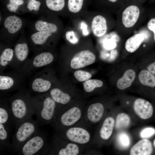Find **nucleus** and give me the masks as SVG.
<instances>
[{
	"mask_svg": "<svg viewBox=\"0 0 155 155\" xmlns=\"http://www.w3.org/2000/svg\"><path fill=\"white\" fill-rule=\"evenodd\" d=\"M141 4L133 0H127L122 6L121 22L125 28H130L137 22L140 15Z\"/></svg>",
	"mask_w": 155,
	"mask_h": 155,
	"instance_id": "6e6552de",
	"label": "nucleus"
},
{
	"mask_svg": "<svg viewBox=\"0 0 155 155\" xmlns=\"http://www.w3.org/2000/svg\"><path fill=\"white\" fill-rule=\"evenodd\" d=\"M107 13L97 10H88L81 17L88 24L91 34L96 38H102L111 29Z\"/></svg>",
	"mask_w": 155,
	"mask_h": 155,
	"instance_id": "7ed1b4c3",
	"label": "nucleus"
},
{
	"mask_svg": "<svg viewBox=\"0 0 155 155\" xmlns=\"http://www.w3.org/2000/svg\"><path fill=\"white\" fill-rule=\"evenodd\" d=\"M66 40L73 45L78 43L83 37L78 31L73 27H70L67 28L65 32Z\"/></svg>",
	"mask_w": 155,
	"mask_h": 155,
	"instance_id": "2f4dec72",
	"label": "nucleus"
},
{
	"mask_svg": "<svg viewBox=\"0 0 155 155\" xmlns=\"http://www.w3.org/2000/svg\"><path fill=\"white\" fill-rule=\"evenodd\" d=\"M148 36V33L144 31L134 34L127 40L125 45L126 50L129 52H134Z\"/></svg>",
	"mask_w": 155,
	"mask_h": 155,
	"instance_id": "a211bd4d",
	"label": "nucleus"
},
{
	"mask_svg": "<svg viewBox=\"0 0 155 155\" xmlns=\"http://www.w3.org/2000/svg\"><path fill=\"white\" fill-rule=\"evenodd\" d=\"M14 51L16 59L14 63L16 65H19L26 61L29 53V48L26 43L17 44L15 46Z\"/></svg>",
	"mask_w": 155,
	"mask_h": 155,
	"instance_id": "4be33fe9",
	"label": "nucleus"
},
{
	"mask_svg": "<svg viewBox=\"0 0 155 155\" xmlns=\"http://www.w3.org/2000/svg\"><path fill=\"white\" fill-rule=\"evenodd\" d=\"M148 71L153 74H155V61L149 65L147 67Z\"/></svg>",
	"mask_w": 155,
	"mask_h": 155,
	"instance_id": "37998d69",
	"label": "nucleus"
},
{
	"mask_svg": "<svg viewBox=\"0 0 155 155\" xmlns=\"http://www.w3.org/2000/svg\"><path fill=\"white\" fill-rule=\"evenodd\" d=\"M153 144H154V146L155 148V139L153 141Z\"/></svg>",
	"mask_w": 155,
	"mask_h": 155,
	"instance_id": "a18cd8bd",
	"label": "nucleus"
},
{
	"mask_svg": "<svg viewBox=\"0 0 155 155\" xmlns=\"http://www.w3.org/2000/svg\"><path fill=\"white\" fill-rule=\"evenodd\" d=\"M130 123L129 116L124 113H120L117 115L115 124L117 129H121L127 127Z\"/></svg>",
	"mask_w": 155,
	"mask_h": 155,
	"instance_id": "72a5a7b5",
	"label": "nucleus"
},
{
	"mask_svg": "<svg viewBox=\"0 0 155 155\" xmlns=\"http://www.w3.org/2000/svg\"><path fill=\"white\" fill-rule=\"evenodd\" d=\"M133 107L136 114L142 119H148L153 115V108L152 104L143 99H136L134 101Z\"/></svg>",
	"mask_w": 155,
	"mask_h": 155,
	"instance_id": "ddd939ff",
	"label": "nucleus"
},
{
	"mask_svg": "<svg viewBox=\"0 0 155 155\" xmlns=\"http://www.w3.org/2000/svg\"><path fill=\"white\" fill-rule=\"evenodd\" d=\"M155 133V129L152 127H148L143 129L141 132L140 136L143 138H148L151 137Z\"/></svg>",
	"mask_w": 155,
	"mask_h": 155,
	"instance_id": "58836bf2",
	"label": "nucleus"
},
{
	"mask_svg": "<svg viewBox=\"0 0 155 155\" xmlns=\"http://www.w3.org/2000/svg\"><path fill=\"white\" fill-rule=\"evenodd\" d=\"M54 58L53 55L51 53L47 52H42L35 56L27 66L29 68H39L51 63Z\"/></svg>",
	"mask_w": 155,
	"mask_h": 155,
	"instance_id": "f3484780",
	"label": "nucleus"
},
{
	"mask_svg": "<svg viewBox=\"0 0 155 155\" xmlns=\"http://www.w3.org/2000/svg\"><path fill=\"white\" fill-rule=\"evenodd\" d=\"M40 5L41 3L39 1L30 0L28 3L27 7L30 11L33 10L37 11L39 10Z\"/></svg>",
	"mask_w": 155,
	"mask_h": 155,
	"instance_id": "ea45409f",
	"label": "nucleus"
},
{
	"mask_svg": "<svg viewBox=\"0 0 155 155\" xmlns=\"http://www.w3.org/2000/svg\"><path fill=\"white\" fill-rule=\"evenodd\" d=\"M34 114L39 124L45 125L53 123L58 107L48 92L39 94L32 97Z\"/></svg>",
	"mask_w": 155,
	"mask_h": 155,
	"instance_id": "f03ea898",
	"label": "nucleus"
},
{
	"mask_svg": "<svg viewBox=\"0 0 155 155\" xmlns=\"http://www.w3.org/2000/svg\"><path fill=\"white\" fill-rule=\"evenodd\" d=\"M83 113V110L77 106L58 109L53 123L55 129H61L71 127L80 119Z\"/></svg>",
	"mask_w": 155,
	"mask_h": 155,
	"instance_id": "423d86ee",
	"label": "nucleus"
},
{
	"mask_svg": "<svg viewBox=\"0 0 155 155\" xmlns=\"http://www.w3.org/2000/svg\"><path fill=\"white\" fill-rule=\"evenodd\" d=\"M35 27L36 30L38 31H48L56 34L60 32L59 26L57 24L41 20L36 22Z\"/></svg>",
	"mask_w": 155,
	"mask_h": 155,
	"instance_id": "cd10ccee",
	"label": "nucleus"
},
{
	"mask_svg": "<svg viewBox=\"0 0 155 155\" xmlns=\"http://www.w3.org/2000/svg\"><path fill=\"white\" fill-rule=\"evenodd\" d=\"M138 77L142 84L151 87L155 86V77L148 70H143L141 71Z\"/></svg>",
	"mask_w": 155,
	"mask_h": 155,
	"instance_id": "c756f323",
	"label": "nucleus"
},
{
	"mask_svg": "<svg viewBox=\"0 0 155 155\" xmlns=\"http://www.w3.org/2000/svg\"><path fill=\"white\" fill-rule=\"evenodd\" d=\"M96 60V56L93 51L89 49H81L73 56L70 66L73 69H78L92 64Z\"/></svg>",
	"mask_w": 155,
	"mask_h": 155,
	"instance_id": "9b49d317",
	"label": "nucleus"
},
{
	"mask_svg": "<svg viewBox=\"0 0 155 155\" xmlns=\"http://www.w3.org/2000/svg\"><path fill=\"white\" fill-rule=\"evenodd\" d=\"M116 42L113 40L111 39H108L104 40L103 46L105 48L108 50H111L114 49L116 46Z\"/></svg>",
	"mask_w": 155,
	"mask_h": 155,
	"instance_id": "a19ab883",
	"label": "nucleus"
},
{
	"mask_svg": "<svg viewBox=\"0 0 155 155\" xmlns=\"http://www.w3.org/2000/svg\"><path fill=\"white\" fill-rule=\"evenodd\" d=\"M56 131L55 136L62 140L79 145L87 144L91 139V135L88 131L81 127H71Z\"/></svg>",
	"mask_w": 155,
	"mask_h": 155,
	"instance_id": "0eeeda50",
	"label": "nucleus"
},
{
	"mask_svg": "<svg viewBox=\"0 0 155 155\" xmlns=\"http://www.w3.org/2000/svg\"><path fill=\"white\" fill-rule=\"evenodd\" d=\"M116 141L119 148L123 150L128 148L131 143L129 135L124 132H121L118 134Z\"/></svg>",
	"mask_w": 155,
	"mask_h": 155,
	"instance_id": "f704fd0d",
	"label": "nucleus"
},
{
	"mask_svg": "<svg viewBox=\"0 0 155 155\" xmlns=\"http://www.w3.org/2000/svg\"><path fill=\"white\" fill-rule=\"evenodd\" d=\"M51 86V82L45 75V71L36 76L30 85L32 90L38 94L48 92Z\"/></svg>",
	"mask_w": 155,
	"mask_h": 155,
	"instance_id": "f8f14e48",
	"label": "nucleus"
},
{
	"mask_svg": "<svg viewBox=\"0 0 155 155\" xmlns=\"http://www.w3.org/2000/svg\"><path fill=\"white\" fill-rule=\"evenodd\" d=\"M147 27L152 31L154 34V38L155 41V18H151L148 22Z\"/></svg>",
	"mask_w": 155,
	"mask_h": 155,
	"instance_id": "79ce46f5",
	"label": "nucleus"
},
{
	"mask_svg": "<svg viewBox=\"0 0 155 155\" xmlns=\"http://www.w3.org/2000/svg\"><path fill=\"white\" fill-rule=\"evenodd\" d=\"M53 34H56L48 31H39L33 34L31 39L34 44L37 45H42L45 44L49 37Z\"/></svg>",
	"mask_w": 155,
	"mask_h": 155,
	"instance_id": "7c9ffc66",
	"label": "nucleus"
},
{
	"mask_svg": "<svg viewBox=\"0 0 155 155\" xmlns=\"http://www.w3.org/2000/svg\"><path fill=\"white\" fill-rule=\"evenodd\" d=\"M14 51L10 48L4 49L0 56V67L1 69L6 67L13 62Z\"/></svg>",
	"mask_w": 155,
	"mask_h": 155,
	"instance_id": "c85d7f7f",
	"label": "nucleus"
},
{
	"mask_svg": "<svg viewBox=\"0 0 155 155\" xmlns=\"http://www.w3.org/2000/svg\"><path fill=\"white\" fill-rule=\"evenodd\" d=\"M127 0H92L91 6L95 10L109 12L122 6Z\"/></svg>",
	"mask_w": 155,
	"mask_h": 155,
	"instance_id": "2eb2a0df",
	"label": "nucleus"
},
{
	"mask_svg": "<svg viewBox=\"0 0 155 155\" xmlns=\"http://www.w3.org/2000/svg\"><path fill=\"white\" fill-rule=\"evenodd\" d=\"M115 122L112 117L106 118L103 121L99 131L100 138L104 140H108L111 136L115 126Z\"/></svg>",
	"mask_w": 155,
	"mask_h": 155,
	"instance_id": "5701e85b",
	"label": "nucleus"
},
{
	"mask_svg": "<svg viewBox=\"0 0 155 155\" xmlns=\"http://www.w3.org/2000/svg\"><path fill=\"white\" fill-rule=\"evenodd\" d=\"M24 3L23 0H9V3L7 5V8L10 12H15L19 6Z\"/></svg>",
	"mask_w": 155,
	"mask_h": 155,
	"instance_id": "4c0bfd02",
	"label": "nucleus"
},
{
	"mask_svg": "<svg viewBox=\"0 0 155 155\" xmlns=\"http://www.w3.org/2000/svg\"><path fill=\"white\" fill-rule=\"evenodd\" d=\"M22 22L21 19L15 15L7 17L4 22V26L11 34H14L21 28Z\"/></svg>",
	"mask_w": 155,
	"mask_h": 155,
	"instance_id": "b1692460",
	"label": "nucleus"
},
{
	"mask_svg": "<svg viewBox=\"0 0 155 155\" xmlns=\"http://www.w3.org/2000/svg\"><path fill=\"white\" fill-rule=\"evenodd\" d=\"M39 124L37 120L31 118L15 126L16 130L12 136L10 151L17 153L38 130Z\"/></svg>",
	"mask_w": 155,
	"mask_h": 155,
	"instance_id": "20e7f679",
	"label": "nucleus"
},
{
	"mask_svg": "<svg viewBox=\"0 0 155 155\" xmlns=\"http://www.w3.org/2000/svg\"><path fill=\"white\" fill-rule=\"evenodd\" d=\"M18 78L9 74H1L0 75V90L1 92H6L15 88L17 83Z\"/></svg>",
	"mask_w": 155,
	"mask_h": 155,
	"instance_id": "412c9836",
	"label": "nucleus"
},
{
	"mask_svg": "<svg viewBox=\"0 0 155 155\" xmlns=\"http://www.w3.org/2000/svg\"><path fill=\"white\" fill-rule=\"evenodd\" d=\"M51 148L47 136L38 130L17 153L20 155H44L48 154Z\"/></svg>",
	"mask_w": 155,
	"mask_h": 155,
	"instance_id": "39448f33",
	"label": "nucleus"
},
{
	"mask_svg": "<svg viewBox=\"0 0 155 155\" xmlns=\"http://www.w3.org/2000/svg\"><path fill=\"white\" fill-rule=\"evenodd\" d=\"M0 123L7 127L11 130L15 125L12 112L8 100L0 98Z\"/></svg>",
	"mask_w": 155,
	"mask_h": 155,
	"instance_id": "4468645a",
	"label": "nucleus"
},
{
	"mask_svg": "<svg viewBox=\"0 0 155 155\" xmlns=\"http://www.w3.org/2000/svg\"><path fill=\"white\" fill-rule=\"evenodd\" d=\"M48 92L56 103L58 107L59 105H60L58 109L62 108L63 106L68 104L71 100V98L70 95L59 88H53Z\"/></svg>",
	"mask_w": 155,
	"mask_h": 155,
	"instance_id": "aec40b11",
	"label": "nucleus"
},
{
	"mask_svg": "<svg viewBox=\"0 0 155 155\" xmlns=\"http://www.w3.org/2000/svg\"><path fill=\"white\" fill-rule=\"evenodd\" d=\"M79 145L62 140L54 136L48 154L58 155H77L80 152Z\"/></svg>",
	"mask_w": 155,
	"mask_h": 155,
	"instance_id": "1a4fd4ad",
	"label": "nucleus"
},
{
	"mask_svg": "<svg viewBox=\"0 0 155 155\" xmlns=\"http://www.w3.org/2000/svg\"><path fill=\"white\" fill-rule=\"evenodd\" d=\"M75 78L79 82L86 81L90 79L92 77L90 72L82 70H77L74 73Z\"/></svg>",
	"mask_w": 155,
	"mask_h": 155,
	"instance_id": "e433bc0d",
	"label": "nucleus"
},
{
	"mask_svg": "<svg viewBox=\"0 0 155 155\" xmlns=\"http://www.w3.org/2000/svg\"><path fill=\"white\" fill-rule=\"evenodd\" d=\"M135 77V73L133 69H129L124 73L123 76L120 78L117 82V86L119 89L124 90L129 87L134 80Z\"/></svg>",
	"mask_w": 155,
	"mask_h": 155,
	"instance_id": "393cba45",
	"label": "nucleus"
},
{
	"mask_svg": "<svg viewBox=\"0 0 155 155\" xmlns=\"http://www.w3.org/2000/svg\"><path fill=\"white\" fill-rule=\"evenodd\" d=\"M92 0H67L65 13L70 20L81 17L91 6Z\"/></svg>",
	"mask_w": 155,
	"mask_h": 155,
	"instance_id": "9d476101",
	"label": "nucleus"
},
{
	"mask_svg": "<svg viewBox=\"0 0 155 155\" xmlns=\"http://www.w3.org/2000/svg\"><path fill=\"white\" fill-rule=\"evenodd\" d=\"M67 0H46L47 7L55 12L62 11L65 12Z\"/></svg>",
	"mask_w": 155,
	"mask_h": 155,
	"instance_id": "473e14b6",
	"label": "nucleus"
},
{
	"mask_svg": "<svg viewBox=\"0 0 155 155\" xmlns=\"http://www.w3.org/2000/svg\"><path fill=\"white\" fill-rule=\"evenodd\" d=\"M72 26L83 37H89L91 34L89 26L82 17L71 20Z\"/></svg>",
	"mask_w": 155,
	"mask_h": 155,
	"instance_id": "bb28decb",
	"label": "nucleus"
},
{
	"mask_svg": "<svg viewBox=\"0 0 155 155\" xmlns=\"http://www.w3.org/2000/svg\"><path fill=\"white\" fill-rule=\"evenodd\" d=\"M11 130L7 127L0 123V147L10 151L11 142L10 141V133Z\"/></svg>",
	"mask_w": 155,
	"mask_h": 155,
	"instance_id": "a878e982",
	"label": "nucleus"
},
{
	"mask_svg": "<svg viewBox=\"0 0 155 155\" xmlns=\"http://www.w3.org/2000/svg\"><path fill=\"white\" fill-rule=\"evenodd\" d=\"M83 85L85 91L89 93L93 91L96 88L102 87L103 86V82L99 80L89 79L84 82Z\"/></svg>",
	"mask_w": 155,
	"mask_h": 155,
	"instance_id": "c9c22d12",
	"label": "nucleus"
},
{
	"mask_svg": "<svg viewBox=\"0 0 155 155\" xmlns=\"http://www.w3.org/2000/svg\"><path fill=\"white\" fill-rule=\"evenodd\" d=\"M104 111L103 105L99 102L93 103L89 106L86 110L87 120L94 124L99 122L102 118Z\"/></svg>",
	"mask_w": 155,
	"mask_h": 155,
	"instance_id": "dca6fc26",
	"label": "nucleus"
},
{
	"mask_svg": "<svg viewBox=\"0 0 155 155\" xmlns=\"http://www.w3.org/2000/svg\"><path fill=\"white\" fill-rule=\"evenodd\" d=\"M153 148L151 142L147 138L140 140L131 148V155H149L152 153Z\"/></svg>",
	"mask_w": 155,
	"mask_h": 155,
	"instance_id": "6ab92c4d",
	"label": "nucleus"
},
{
	"mask_svg": "<svg viewBox=\"0 0 155 155\" xmlns=\"http://www.w3.org/2000/svg\"><path fill=\"white\" fill-rule=\"evenodd\" d=\"M140 3H142L145 0H133Z\"/></svg>",
	"mask_w": 155,
	"mask_h": 155,
	"instance_id": "c03bdc74",
	"label": "nucleus"
},
{
	"mask_svg": "<svg viewBox=\"0 0 155 155\" xmlns=\"http://www.w3.org/2000/svg\"><path fill=\"white\" fill-rule=\"evenodd\" d=\"M8 100L15 126L32 118L34 114L32 97L28 92L21 90Z\"/></svg>",
	"mask_w": 155,
	"mask_h": 155,
	"instance_id": "f257e3e1",
	"label": "nucleus"
}]
</instances>
